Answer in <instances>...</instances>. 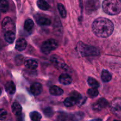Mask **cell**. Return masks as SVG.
Returning a JSON list of instances; mask_svg holds the SVG:
<instances>
[{"label":"cell","mask_w":121,"mask_h":121,"mask_svg":"<svg viewBox=\"0 0 121 121\" xmlns=\"http://www.w3.org/2000/svg\"><path fill=\"white\" fill-rule=\"evenodd\" d=\"M92 29L96 36L105 38L112 34L114 25L111 20L106 18L99 17L93 21Z\"/></svg>","instance_id":"6da1fadb"},{"label":"cell","mask_w":121,"mask_h":121,"mask_svg":"<svg viewBox=\"0 0 121 121\" xmlns=\"http://www.w3.org/2000/svg\"><path fill=\"white\" fill-rule=\"evenodd\" d=\"M102 8L109 15H117L121 12V0H104Z\"/></svg>","instance_id":"7a4b0ae2"},{"label":"cell","mask_w":121,"mask_h":121,"mask_svg":"<svg viewBox=\"0 0 121 121\" xmlns=\"http://www.w3.org/2000/svg\"><path fill=\"white\" fill-rule=\"evenodd\" d=\"M77 49L79 53L83 56H96L99 54L98 49L92 46L86 45L82 42L78 43Z\"/></svg>","instance_id":"3957f363"},{"label":"cell","mask_w":121,"mask_h":121,"mask_svg":"<svg viewBox=\"0 0 121 121\" xmlns=\"http://www.w3.org/2000/svg\"><path fill=\"white\" fill-rule=\"evenodd\" d=\"M57 42L54 39H50L44 42L41 45V52L44 54H48L57 47Z\"/></svg>","instance_id":"277c9868"},{"label":"cell","mask_w":121,"mask_h":121,"mask_svg":"<svg viewBox=\"0 0 121 121\" xmlns=\"http://www.w3.org/2000/svg\"><path fill=\"white\" fill-rule=\"evenodd\" d=\"M100 6L99 0H87L85 3V10L87 14L96 11Z\"/></svg>","instance_id":"5b68a950"},{"label":"cell","mask_w":121,"mask_h":121,"mask_svg":"<svg viewBox=\"0 0 121 121\" xmlns=\"http://www.w3.org/2000/svg\"><path fill=\"white\" fill-rule=\"evenodd\" d=\"M2 28L5 32L11 31L13 32L15 30V26L13 20L10 17H5L2 22Z\"/></svg>","instance_id":"8992f818"},{"label":"cell","mask_w":121,"mask_h":121,"mask_svg":"<svg viewBox=\"0 0 121 121\" xmlns=\"http://www.w3.org/2000/svg\"><path fill=\"white\" fill-rule=\"evenodd\" d=\"M51 62L55 67L58 69H65L66 70L67 65L61 58L57 55H53L50 58Z\"/></svg>","instance_id":"52a82bcc"},{"label":"cell","mask_w":121,"mask_h":121,"mask_svg":"<svg viewBox=\"0 0 121 121\" xmlns=\"http://www.w3.org/2000/svg\"><path fill=\"white\" fill-rule=\"evenodd\" d=\"M42 90V85L40 83L35 82L33 83L30 86V91L34 96H38L40 94Z\"/></svg>","instance_id":"ba28073f"},{"label":"cell","mask_w":121,"mask_h":121,"mask_svg":"<svg viewBox=\"0 0 121 121\" xmlns=\"http://www.w3.org/2000/svg\"><path fill=\"white\" fill-rule=\"evenodd\" d=\"M108 105V102L105 98H101L94 104L93 105V109L95 110H99L102 108L105 107Z\"/></svg>","instance_id":"9c48e42d"},{"label":"cell","mask_w":121,"mask_h":121,"mask_svg":"<svg viewBox=\"0 0 121 121\" xmlns=\"http://www.w3.org/2000/svg\"><path fill=\"white\" fill-rule=\"evenodd\" d=\"M27 47V42L23 38L18 39L15 43V49L18 51H22Z\"/></svg>","instance_id":"30bf717a"},{"label":"cell","mask_w":121,"mask_h":121,"mask_svg":"<svg viewBox=\"0 0 121 121\" xmlns=\"http://www.w3.org/2000/svg\"><path fill=\"white\" fill-rule=\"evenodd\" d=\"M59 79L60 83L64 85H68L72 82V77L67 74H63L60 75Z\"/></svg>","instance_id":"8fae6325"},{"label":"cell","mask_w":121,"mask_h":121,"mask_svg":"<svg viewBox=\"0 0 121 121\" xmlns=\"http://www.w3.org/2000/svg\"><path fill=\"white\" fill-rule=\"evenodd\" d=\"M5 91L9 94H14L16 91V87L15 84L11 81H8L5 85Z\"/></svg>","instance_id":"7c38bea8"},{"label":"cell","mask_w":121,"mask_h":121,"mask_svg":"<svg viewBox=\"0 0 121 121\" xmlns=\"http://www.w3.org/2000/svg\"><path fill=\"white\" fill-rule=\"evenodd\" d=\"M24 65L30 70H35L38 66V62L34 59H28L24 62Z\"/></svg>","instance_id":"4fadbf2b"},{"label":"cell","mask_w":121,"mask_h":121,"mask_svg":"<svg viewBox=\"0 0 121 121\" xmlns=\"http://www.w3.org/2000/svg\"><path fill=\"white\" fill-rule=\"evenodd\" d=\"M12 112L15 116H18L22 113V107L21 105L17 102H14L12 104Z\"/></svg>","instance_id":"5bb4252c"},{"label":"cell","mask_w":121,"mask_h":121,"mask_svg":"<svg viewBox=\"0 0 121 121\" xmlns=\"http://www.w3.org/2000/svg\"><path fill=\"white\" fill-rule=\"evenodd\" d=\"M15 39V34L14 32H7L4 34V39L8 43H12Z\"/></svg>","instance_id":"9a60e30c"},{"label":"cell","mask_w":121,"mask_h":121,"mask_svg":"<svg viewBox=\"0 0 121 121\" xmlns=\"http://www.w3.org/2000/svg\"><path fill=\"white\" fill-rule=\"evenodd\" d=\"M50 93L53 96H60L63 94V90L56 85H53L50 88Z\"/></svg>","instance_id":"2e32d148"},{"label":"cell","mask_w":121,"mask_h":121,"mask_svg":"<svg viewBox=\"0 0 121 121\" xmlns=\"http://www.w3.org/2000/svg\"><path fill=\"white\" fill-rule=\"evenodd\" d=\"M38 24L40 26H49L51 24V20L49 19L46 17H41L38 18L36 20Z\"/></svg>","instance_id":"e0dca14e"},{"label":"cell","mask_w":121,"mask_h":121,"mask_svg":"<svg viewBox=\"0 0 121 121\" xmlns=\"http://www.w3.org/2000/svg\"><path fill=\"white\" fill-rule=\"evenodd\" d=\"M101 78L103 81L105 82V83H107V82L110 81L111 80V79H112V75L107 70H104L102 72Z\"/></svg>","instance_id":"ac0fdd59"},{"label":"cell","mask_w":121,"mask_h":121,"mask_svg":"<svg viewBox=\"0 0 121 121\" xmlns=\"http://www.w3.org/2000/svg\"><path fill=\"white\" fill-rule=\"evenodd\" d=\"M78 103L76 99L73 97H67L64 101V104L66 107H72Z\"/></svg>","instance_id":"d6986e66"},{"label":"cell","mask_w":121,"mask_h":121,"mask_svg":"<svg viewBox=\"0 0 121 121\" xmlns=\"http://www.w3.org/2000/svg\"><path fill=\"white\" fill-rule=\"evenodd\" d=\"M37 6L40 9L46 11L49 9L50 5L45 0H38Z\"/></svg>","instance_id":"ffe728a7"},{"label":"cell","mask_w":121,"mask_h":121,"mask_svg":"<svg viewBox=\"0 0 121 121\" xmlns=\"http://www.w3.org/2000/svg\"><path fill=\"white\" fill-rule=\"evenodd\" d=\"M9 4L7 0H0V11L2 13H5L8 11Z\"/></svg>","instance_id":"44dd1931"},{"label":"cell","mask_w":121,"mask_h":121,"mask_svg":"<svg viewBox=\"0 0 121 121\" xmlns=\"http://www.w3.org/2000/svg\"><path fill=\"white\" fill-rule=\"evenodd\" d=\"M31 119L33 121H40L41 119V115L39 112L36 111L32 112L30 114Z\"/></svg>","instance_id":"7402d4cb"},{"label":"cell","mask_w":121,"mask_h":121,"mask_svg":"<svg viewBox=\"0 0 121 121\" xmlns=\"http://www.w3.org/2000/svg\"><path fill=\"white\" fill-rule=\"evenodd\" d=\"M34 26V22L31 19H27L24 23V28L27 32H30L32 30Z\"/></svg>","instance_id":"603a6c76"},{"label":"cell","mask_w":121,"mask_h":121,"mask_svg":"<svg viewBox=\"0 0 121 121\" xmlns=\"http://www.w3.org/2000/svg\"><path fill=\"white\" fill-rule=\"evenodd\" d=\"M87 94L91 98H94L99 94V91L97 88H92L87 90Z\"/></svg>","instance_id":"cb8c5ba5"},{"label":"cell","mask_w":121,"mask_h":121,"mask_svg":"<svg viewBox=\"0 0 121 121\" xmlns=\"http://www.w3.org/2000/svg\"><path fill=\"white\" fill-rule=\"evenodd\" d=\"M57 8L58 11H59V13H60V15L62 18H66V15H67V12H66V9H65V7L61 4H57Z\"/></svg>","instance_id":"d4e9b609"},{"label":"cell","mask_w":121,"mask_h":121,"mask_svg":"<svg viewBox=\"0 0 121 121\" xmlns=\"http://www.w3.org/2000/svg\"><path fill=\"white\" fill-rule=\"evenodd\" d=\"M87 83L90 86L92 87L93 88H98L99 86V83L92 77H89L87 79Z\"/></svg>","instance_id":"484cf974"},{"label":"cell","mask_w":121,"mask_h":121,"mask_svg":"<svg viewBox=\"0 0 121 121\" xmlns=\"http://www.w3.org/2000/svg\"><path fill=\"white\" fill-rule=\"evenodd\" d=\"M83 115H84L83 113H82V112H78L73 115V116H72V119H73V121H80V120L83 117Z\"/></svg>","instance_id":"4316f807"},{"label":"cell","mask_w":121,"mask_h":121,"mask_svg":"<svg viewBox=\"0 0 121 121\" xmlns=\"http://www.w3.org/2000/svg\"><path fill=\"white\" fill-rule=\"evenodd\" d=\"M44 113L45 114V115L48 117H50V116H53V113H54V112H53V109L50 107L46 108L44 110Z\"/></svg>","instance_id":"83f0119b"},{"label":"cell","mask_w":121,"mask_h":121,"mask_svg":"<svg viewBox=\"0 0 121 121\" xmlns=\"http://www.w3.org/2000/svg\"><path fill=\"white\" fill-rule=\"evenodd\" d=\"M71 94V97H74V98H76L77 100V102H79V100L82 99V96L79 93L76 92V91H73L70 93Z\"/></svg>","instance_id":"f1b7e54d"},{"label":"cell","mask_w":121,"mask_h":121,"mask_svg":"<svg viewBox=\"0 0 121 121\" xmlns=\"http://www.w3.org/2000/svg\"><path fill=\"white\" fill-rule=\"evenodd\" d=\"M7 116V112L3 109H0V121H3Z\"/></svg>","instance_id":"f546056e"},{"label":"cell","mask_w":121,"mask_h":121,"mask_svg":"<svg viewBox=\"0 0 121 121\" xmlns=\"http://www.w3.org/2000/svg\"><path fill=\"white\" fill-rule=\"evenodd\" d=\"M24 62V57L22 55H18L15 58V63L17 65H20Z\"/></svg>","instance_id":"4dcf8cb0"},{"label":"cell","mask_w":121,"mask_h":121,"mask_svg":"<svg viewBox=\"0 0 121 121\" xmlns=\"http://www.w3.org/2000/svg\"><path fill=\"white\" fill-rule=\"evenodd\" d=\"M67 118L66 114H60L57 117V121H67Z\"/></svg>","instance_id":"1f68e13d"},{"label":"cell","mask_w":121,"mask_h":121,"mask_svg":"<svg viewBox=\"0 0 121 121\" xmlns=\"http://www.w3.org/2000/svg\"><path fill=\"white\" fill-rule=\"evenodd\" d=\"M17 121H24V117H22V114L19 115V116H18Z\"/></svg>","instance_id":"d6a6232c"},{"label":"cell","mask_w":121,"mask_h":121,"mask_svg":"<svg viewBox=\"0 0 121 121\" xmlns=\"http://www.w3.org/2000/svg\"><path fill=\"white\" fill-rule=\"evenodd\" d=\"M102 121L101 119H94V120H92V121Z\"/></svg>","instance_id":"836d02e7"},{"label":"cell","mask_w":121,"mask_h":121,"mask_svg":"<svg viewBox=\"0 0 121 121\" xmlns=\"http://www.w3.org/2000/svg\"><path fill=\"white\" fill-rule=\"evenodd\" d=\"M1 93H2V91H1V88H0V96H1Z\"/></svg>","instance_id":"e575fe53"},{"label":"cell","mask_w":121,"mask_h":121,"mask_svg":"<svg viewBox=\"0 0 121 121\" xmlns=\"http://www.w3.org/2000/svg\"><path fill=\"white\" fill-rule=\"evenodd\" d=\"M114 121H117V120H115Z\"/></svg>","instance_id":"d590c367"}]
</instances>
